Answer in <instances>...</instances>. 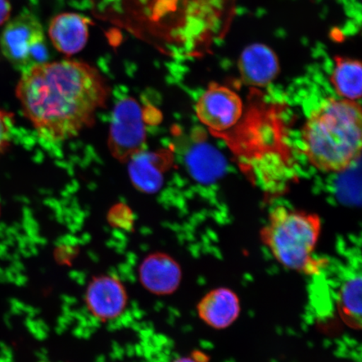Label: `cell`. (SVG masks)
Wrapping results in <instances>:
<instances>
[{
	"instance_id": "5",
	"label": "cell",
	"mask_w": 362,
	"mask_h": 362,
	"mask_svg": "<svg viewBox=\"0 0 362 362\" xmlns=\"http://www.w3.org/2000/svg\"><path fill=\"white\" fill-rule=\"evenodd\" d=\"M146 132L141 106L132 98L117 102L113 108L108 147L112 155L121 161L129 160L142 151Z\"/></svg>"
},
{
	"instance_id": "15",
	"label": "cell",
	"mask_w": 362,
	"mask_h": 362,
	"mask_svg": "<svg viewBox=\"0 0 362 362\" xmlns=\"http://www.w3.org/2000/svg\"><path fill=\"white\" fill-rule=\"evenodd\" d=\"M13 130V117L11 113L0 107V155L10 148Z\"/></svg>"
},
{
	"instance_id": "13",
	"label": "cell",
	"mask_w": 362,
	"mask_h": 362,
	"mask_svg": "<svg viewBox=\"0 0 362 362\" xmlns=\"http://www.w3.org/2000/svg\"><path fill=\"white\" fill-rule=\"evenodd\" d=\"M330 76L334 90L341 98L360 100L361 98V63L355 59L337 57Z\"/></svg>"
},
{
	"instance_id": "17",
	"label": "cell",
	"mask_w": 362,
	"mask_h": 362,
	"mask_svg": "<svg viewBox=\"0 0 362 362\" xmlns=\"http://www.w3.org/2000/svg\"><path fill=\"white\" fill-rule=\"evenodd\" d=\"M173 362H197L196 360L192 358V357H180V358L175 359Z\"/></svg>"
},
{
	"instance_id": "2",
	"label": "cell",
	"mask_w": 362,
	"mask_h": 362,
	"mask_svg": "<svg viewBox=\"0 0 362 362\" xmlns=\"http://www.w3.org/2000/svg\"><path fill=\"white\" fill-rule=\"evenodd\" d=\"M362 112L360 103L329 98L310 112L302 128L308 161L327 173H341L359 160Z\"/></svg>"
},
{
	"instance_id": "14",
	"label": "cell",
	"mask_w": 362,
	"mask_h": 362,
	"mask_svg": "<svg viewBox=\"0 0 362 362\" xmlns=\"http://www.w3.org/2000/svg\"><path fill=\"white\" fill-rule=\"evenodd\" d=\"M338 310L343 322L354 329H361V278L352 275L339 288Z\"/></svg>"
},
{
	"instance_id": "11",
	"label": "cell",
	"mask_w": 362,
	"mask_h": 362,
	"mask_svg": "<svg viewBox=\"0 0 362 362\" xmlns=\"http://www.w3.org/2000/svg\"><path fill=\"white\" fill-rule=\"evenodd\" d=\"M90 24L88 18L78 13H61L49 23V36L57 51L74 55L87 44Z\"/></svg>"
},
{
	"instance_id": "16",
	"label": "cell",
	"mask_w": 362,
	"mask_h": 362,
	"mask_svg": "<svg viewBox=\"0 0 362 362\" xmlns=\"http://www.w3.org/2000/svg\"><path fill=\"white\" fill-rule=\"evenodd\" d=\"M11 4L8 0H0V26L10 19Z\"/></svg>"
},
{
	"instance_id": "9",
	"label": "cell",
	"mask_w": 362,
	"mask_h": 362,
	"mask_svg": "<svg viewBox=\"0 0 362 362\" xmlns=\"http://www.w3.org/2000/svg\"><path fill=\"white\" fill-rule=\"evenodd\" d=\"M277 56L271 48L262 44L247 47L239 58L238 70L241 80L251 88H264L279 74Z\"/></svg>"
},
{
	"instance_id": "8",
	"label": "cell",
	"mask_w": 362,
	"mask_h": 362,
	"mask_svg": "<svg viewBox=\"0 0 362 362\" xmlns=\"http://www.w3.org/2000/svg\"><path fill=\"white\" fill-rule=\"evenodd\" d=\"M139 278L140 284L149 293L158 296H170L180 287L182 270L171 256L156 252L143 260L139 269Z\"/></svg>"
},
{
	"instance_id": "10",
	"label": "cell",
	"mask_w": 362,
	"mask_h": 362,
	"mask_svg": "<svg viewBox=\"0 0 362 362\" xmlns=\"http://www.w3.org/2000/svg\"><path fill=\"white\" fill-rule=\"evenodd\" d=\"M241 312L237 293L228 288L212 289L197 305V313L208 327L215 329L228 328Z\"/></svg>"
},
{
	"instance_id": "4",
	"label": "cell",
	"mask_w": 362,
	"mask_h": 362,
	"mask_svg": "<svg viewBox=\"0 0 362 362\" xmlns=\"http://www.w3.org/2000/svg\"><path fill=\"white\" fill-rule=\"evenodd\" d=\"M0 51L21 72L47 62L48 49L38 18L24 11L8 21L0 35Z\"/></svg>"
},
{
	"instance_id": "1",
	"label": "cell",
	"mask_w": 362,
	"mask_h": 362,
	"mask_svg": "<svg viewBox=\"0 0 362 362\" xmlns=\"http://www.w3.org/2000/svg\"><path fill=\"white\" fill-rule=\"evenodd\" d=\"M16 94L40 137L63 142L93 124L110 97V88L96 68L63 60L23 71Z\"/></svg>"
},
{
	"instance_id": "3",
	"label": "cell",
	"mask_w": 362,
	"mask_h": 362,
	"mask_svg": "<svg viewBox=\"0 0 362 362\" xmlns=\"http://www.w3.org/2000/svg\"><path fill=\"white\" fill-rule=\"evenodd\" d=\"M321 229L322 223L318 215L278 206L271 211L260 238L284 268L311 274L322 265L313 256Z\"/></svg>"
},
{
	"instance_id": "6",
	"label": "cell",
	"mask_w": 362,
	"mask_h": 362,
	"mask_svg": "<svg viewBox=\"0 0 362 362\" xmlns=\"http://www.w3.org/2000/svg\"><path fill=\"white\" fill-rule=\"evenodd\" d=\"M194 110L203 125L220 133L233 128L241 119L243 103L233 90L211 83L199 98Z\"/></svg>"
},
{
	"instance_id": "12",
	"label": "cell",
	"mask_w": 362,
	"mask_h": 362,
	"mask_svg": "<svg viewBox=\"0 0 362 362\" xmlns=\"http://www.w3.org/2000/svg\"><path fill=\"white\" fill-rule=\"evenodd\" d=\"M158 153L139 151L129 160V173L134 187L146 193H156L162 187L166 168Z\"/></svg>"
},
{
	"instance_id": "18",
	"label": "cell",
	"mask_w": 362,
	"mask_h": 362,
	"mask_svg": "<svg viewBox=\"0 0 362 362\" xmlns=\"http://www.w3.org/2000/svg\"><path fill=\"white\" fill-rule=\"evenodd\" d=\"M0 211H1V206H0Z\"/></svg>"
},
{
	"instance_id": "7",
	"label": "cell",
	"mask_w": 362,
	"mask_h": 362,
	"mask_svg": "<svg viewBox=\"0 0 362 362\" xmlns=\"http://www.w3.org/2000/svg\"><path fill=\"white\" fill-rule=\"evenodd\" d=\"M85 303L95 318L112 320L124 314L128 305V293L123 283L113 276H97L86 289Z\"/></svg>"
}]
</instances>
